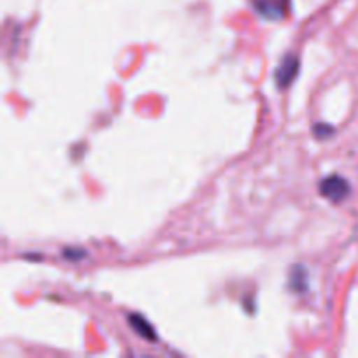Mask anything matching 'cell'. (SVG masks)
I'll return each mask as SVG.
<instances>
[{
  "label": "cell",
  "instance_id": "1",
  "mask_svg": "<svg viewBox=\"0 0 358 358\" xmlns=\"http://www.w3.org/2000/svg\"><path fill=\"white\" fill-rule=\"evenodd\" d=\"M320 192L332 203H341L343 199L348 198L350 194V184L339 175H332V177L325 178L320 184Z\"/></svg>",
  "mask_w": 358,
  "mask_h": 358
},
{
  "label": "cell",
  "instance_id": "2",
  "mask_svg": "<svg viewBox=\"0 0 358 358\" xmlns=\"http://www.w3.org/2000/svg\"><path fill=\"white\" fill-rule=\"evenodd\" d=\"M297 70H299V58L294 55L285 56L280 63V66L276 69V84L280 87H287L294 80V77L297 76Z\"/></svg>",
  "mask_w": 358,
  "mask_h": 358
},
{
  "label": "cell",
  "instance_id": "3",
  "mask_svg": "<svg viewBox=\"0 0 358 358\" xmlns=\"http://www.w3.org/2000/svg\"><path fill=\"white\" fill-rule=\"evenodd\" d=\"M254 6L262 16L269 20H280L285 13L287 0H254Z\"/></svg>",
  "mask_w": 358,
  "mask_h": 358
}]
</instances>
